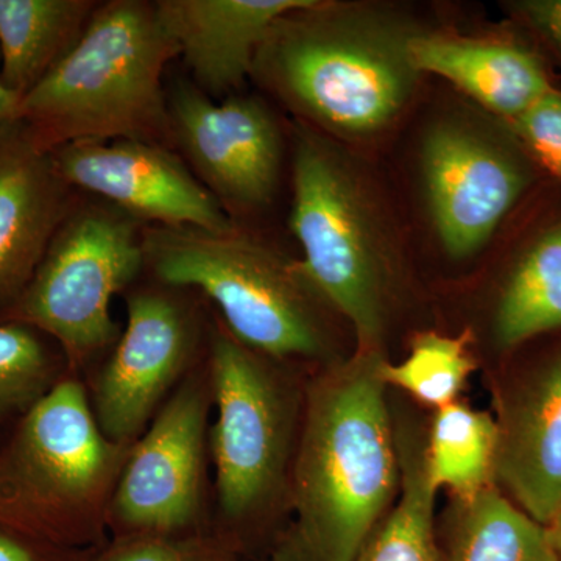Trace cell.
<instances>
[{
    "label": "cell",
    "instance_id": "obj_30",
    "mask_svg": "<svg viewBox=\"0 0 561 561\" xmlns=\"http://www.w3.org/2000/svg\"><path fill=\"white\" fill-rule=\"evenodd\" d=\"M546 529H548L549 540L552 542L553 551H556L557 557H559L561 561V505L557 508V512L553 513L549 523L546 524Z\"/></svg>",
    "mask_w": 561,
    "mask_h": 561
},
{
    "label": "cell",
    "instance_id": "obj_2",
    "mask_svg": "<svg viewBox=\"0 0 561 561\" xmlns=\"http://www.w3.org/2000/svg\"><path fill=\"white\" fill-rule=\"evenodd\" d=\"M284 364L250 350L227 328H217L210 339L206 367L216 412L208 434L210 529L243 556L267 537L273 545L289 511L306 379L295 378Z\"/></svg>",
    "mask_w": 561,
    "mask_h": 561
},
{
    "label": "cell",
    "instance_id": "obj_10",
    "mask_svg": "<svg viewBox=\"0 0 561 561\" xmlns=\"http://www.w3.org/2000/svg\"><path fill=\"white\" fill-rule=\"evenodd\" d=\"M197 332L172 295L139 290L127 300V327L88 393L110 440L131 446L194 370Z\"/></svg>",
    "mask_w": 561,
    "mask_h": 561
},
{
    "label": "cell",
    "instance_id": "obj_8",
    "mask_svg": "<svg viewBox=\"0 0 561 561\" xmlns=\"http://www.w3.org/2000/svg\"><path fill=\"white\" fill-rule=\"evenodd\" d=\"M144 264L142 238L125 214L70 210L25 289L0 311V323L24 324L46 335L60 350L69 375L79 376L119 341L111 301Z\"/></svg>",
    "mask_w": 561,
    "mask_h": 561
},
{
    "label": "cell",
    "instance_id": "obj_12",
    "mask_svg": "<svg viewBox=\"0 0 561 561\" xmlns=\"http://www.w3.org/2000/svg\"><path fill=\"white\" fill-rule=\"evenodd\" d=\"M61 179L70 187L94 192L125 214L160 227L234 230L219 201L179 158L140 140H87L51 151Z\"/></svg>",
    "mask_w": 561,
    "mask_h": 561
},
{
    "label": "cell",
    "instance_id": "obj_13",
    "mask_svg": "<svg viewBox=\"0 0 561 561\" xmlns=\"http://www.w3.org/2000/svg\"><path fill=\"white\" fill-rule=\"evenodd\" d=\"M168 108L171 130L210 190L239 206L271 201L278 183L280 136L260 101L230 98L216 103L181 83Z\"/></svg>",
    "mask_w": 561,
    "mask_h": 561
},
{
    "label": "cell",
    "instance_id": "obj_5",
    "mask_svg": "<svg viewBox=\"0 0 561 561\" xmlns=\"http://www.w3.org/2000/svg\"><path fill=\"white\" fill-rule=\"evenodd\" d=\"M130 449L103 434L88 387L68 373L0 438V526L60 548H102Z\"/></svg>",
    "mask_w": 561,
    "mask_h": 561
},
{
    "label": "cell",
    "instance_id": "obj_7",
    "mask_svg": "<svg viewBox=\"0 0 561 561\" xmlns=\"http://www.w3.org/2000/svg\"><path fill=\"white\" fill-rule=\"evenodd\" d=\"M290 228L309 286L350 321L357 350L381 351L387 265L375 220L348 164L311 133L295 146Z\"/></svg>",
    "mask_w": 561,
    "mask_h": 561
},
{
    "label": "cell",
    "instance_id": "obj_18",
    "mask_svg": "<svg viewBox=\"0 0 561 561\" xmlns=\"http://www.w3.org/2000/svg\"><path fill=\"white\" fill-rule=\"evenodd\" d=\"M88 0H0V80L24 98L87 28Z\"/></svg>",
    "mask_w": 561,
    "mask_h": 561
},
{
    "label": "cell",
    "instance_id": "obj_15",
    "mask_svg": "<svg viewBox=\"0 0 561 561\" xmlns=\"http://www.w3.org/2000/svg\"><path fill=\"white\" fill-rule=\"evenodd\" d=\"M69 190L24 121L0 124V311L25 289L70 213Z\"/></svg>",
    "mask_w": 561,
    "mask_h": 561
},
{
    "label": "cell",
    "instance_id": "obj_23",
    "mask_svg": "<svg viewBox=\"0 0 561 561\" xmlns=\"http://www.w3.org/2000/svg\"><path fill=\"white\" fill-rule=\"evenodd\" d=\"M66 375L50 339L24 324L0 323V438Z\"/></svg>",
    "mask_w": 561,
    "mask_h": 561
},
{
    "label": "cell",
    "instance_id": "obj_19",
    "mask_svg": "<svg viewBox=\"0 0 561 561\" xmlns=\"http://www.w3.org/2000/svg\"><path fill=\"white\" fill-rule=\"evenodd\" d=\"M446 561H560L545 524L535 522L497 485L470 500L454 497Z\"/></svg>",
    "mask_w": 561,
    "mask_h": 561
},
{
    "label": "cell",
    "instance_id": "obj_3",
    "mask_svg": "<svg viewBox=\"0 0 561 561\" xmlns=\"http://www.w3.org/2000/svg\"><path fill=\"white\" fill-rule=\"evenodd\" d=\"M180 47L157 3L98 7L72 49L22 98L18 119L41 146L140 140L171 130L162 73Z\"/></svg>",
    "mask_w": 561,
    "mask_h": 561
},
{
    "label": "cell",
    "instance_id": "obj_9",
    "mask_svg": "<svg viewBox=\"0 0 561 561\" xmlns=\"http://www.w3.org/2000/svg\"><path fill=\"white\" fill-rule=\"evenodd\" d=\"M210 411L205 362L184 378L133 443L111 500V538L210 529Z\"/></svg>",
    "mask_w": 561,
    "mask_h": 561
},
{
    "label": "cell",
    "instance_id": "obj_25",
    "mask_svg": "<svg viewBox=\"0 0 561 561\" xmlns=\"http://www.w3.org/2000/svg\"><path fill=\"white\" fill-rule=\"evenodd\" d=\"M90 561H245V556L208 529L183 535L110 538Z\"/></svg>",
    "mask_w": 561,
    "mask_h": 561
},
{
    "label": "cell",
    "instance_id": "obj_21",
    "mask_svg": "<svg viewBox=\"0 0 561 561\" xmlns=\"http://www.w3.org/2000/svg\"><path fill=\"white\" fill-rule=\"evenodd\" d=\"M561 330V224L542 232L505 279L496 312L494 342L518 348L531 339Z\"/></svg>",
    "mask_w": 561,
    "mask_h": 561
},
{
    "label": "cell",
    "instance_id": "obj_6",
    "mask_svg": "<svg viewBox=\"0 0 561 561\" xmlns=\"http://www.w3.org/2000/svg\"><path fill=\"white\" fill-rule=\"evenodd\" d=\"M146 264L165 286L194 287L220 309L227 330L279 362L324 365L332 357L319 295L298 262L234 230L158 227L142 236Z\"/></svg>",
    "mask_w": 561,
    "mask_h": 561
},
{
    "label": "cell",
    "instance_id": "obj_24",
    "mask_svg": "<svg viewBox=\"0 0 561 561\" xmlns=\"http://www.w3.org/2000/svg\"><path fill=\"white\" fill-rule=\"evenodd\" d=\"M470 335L421 334L412 343L411 354L401 364L382 360L381 378L386 386L408 391L415 400L442 409L457 401L476 364Z\"/></svg>",
    "mask_w": 561,
    "mask_h": 561
},
{
    "label": "cell",
    "instance_id": "obj_28",
    "mask_svg": "<svg viewBox=\"0 0 561 561\" xmlns=\"http://www.w3.org/2000/svg\"><path fill=\"white\" fill-rule=\"evenodd\" d=\"M513 9L561 57V0H523Z\"/></svg>",
    "mask_w": 561,
    "mask_h": 561
},
{
    "label": "cell",
    "instance_id": "obj_29",
    "mask_svg": "<svg viewBox=\"0 0 561 561\" xmlns=\"http://www.w3.org/2000/svg\"><path fill=\"white\" fill-rule=\"evenodd\" d=\"M22 98L16 92L9 90L0 80V124L2 122L18 119Z\"/></svg>",
    "mask_w": 561,
    "mask_h": 561
},
{
    "label": "cell",
    "instance_id": "obj_1",
    "mask_svg": "<svg viewBox=\"0 0 561 561\" xmlns=\"http://www.w3.org/2000/svg\"><path fill=\"white\" fill-rule=\"evenodd\" d=\"M381 351L319 365L305 381L289 511L271 561H354L400 490Z\"/></svg>",
    "mask_w": 561,
    "mask_h": 561
},
{
    "label": "cell",
    "instance_id": "obj_27",
    "mask_svg": "<svg viewBox=\"0 0 561 561\" xmlns=\"http://www.w3.org/2000/svg\"><path fill=\"white\" fill-rule=\"evenodd\" d=\"M95 551L47 545L0 526V561H90Z\"/></svg>",
    "mask_w": 561,
    "mask_h": 561
},
{
    "label": "cell",
    "instance_id": "obj_4",
    "mask_svg": "<svg viewBox=\"0 0 561 561\" xmlns=\"http://www.w3.org/2000/svg\"><path fill=\"white\" fill-rule=\"evenodd\" d=\"M413 33L316 0L275 22L253 73L306 119L362 138L386 128L411 99L420 76L409 55Z\"/></svg>",
    "mask_w": 561,
    "mask_h": 561
},
{
    "label": "cell",
    "instance_id": "obj_14",
    "mask_svg": "<svg viewBox=\"0 0 561 561\" xmlns=\"http://www.w3.org/2000/svg\"><path fill=\"white\" fill-rule=\"evenodd\" d=\"M496 424L494 483L546 526L561 505V345L512 381Z\"/></svg>",
    "mask_w": 561,
    "mask_h": 561
},
{
    "label": "cell",
    "instance_id": "obj_22",
    "mask_svg": "<svg viewBox=\"0 0 561 561\" xmlns=\"http://www.w3.org/2000/svg\"><path fill=\"white\" fill-rule=\"evenodd\" d=\"M496 419L463 402L438 409L426 437V468L437 490L470 500L494 483Z\"/></svg>",
    "mask_w": 561,
    "mask_h": 561
},
{
    "label": "cell",
    "instance_id": "obj_26",
    "mask_svg": "<svg viewBox=\"0 0 561 561\" xmlns=\"http://www.w3.org/2000/svg\"><path fill=\"white\" fill-rule=\"evenodd\" d=\"M511 124L524 146L561 176V92L552 90Z\"/></svg>",
    "mask_w": 561,
    "mask_h": 561
},
{
    "label": "cell",
    "instance_id": "obj_16",
    "mask_svg": "<svg viewBox=\"0 0 561 561\" xmlns=\"http://www.w3.org/2000/svg\"><path fill=\"white\" fill-rule=\"evenodd\" d=\"M316 0H162V16L202 91L238 90L275 22Z\"/></svg>",
    "mask_w": 561,
    "mask_h": 561
},
{
    "label": "cell",
    "instance_id": "obj_11",
    "mask_svg": "<svg viewBox=\"0 0 561 561\" xmlns=\"http://www.w3.org/2000/svg\"><path fill=\"white\" fill-rule=\"evenodd\" d=\"M421 172L438 239L456 260L485 247L529 181L511 147L461 122L427 133Z\"/></svg>",
    "mask_w": 561,
    "mask_h": 561
},
{
    "label": "cell",
    "instance_id": "obj_20",
    "mask_svg": "<svg viewBox=\"0 0 561 561\" xmlns=\"http://www.w3.org/2000/svg\"><path fill=\"white\" fill-rule=\"evenodd\" d=\"M400 500L391 505L354 561H446L435 537L438 490L426 468V438L397 431Z\"/></svg>",
    "mask_w": 561,
    "mask_h": 561
},
{
    "label": "cell",
    "instance_id": "obj_17",
    "mask_svg": "<svg viewBox=\"0 0 561 561\" xmlns=\"http://www.w3.org/2000/svg\"><path fill=\"white\" fill-rule=\"evenodd\" d=\"M409 55L416 72L448 80L511 122L553 90L541 61L507 41L415 32Z\"/></svg>",
    "mask_w": 561,
    "mask_h": 561
}]
</instances>
